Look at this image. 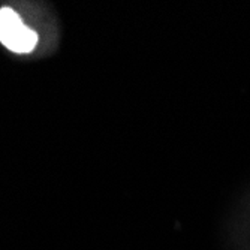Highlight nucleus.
<instances>
[{
    "label": "nucleus",
    "mask_w": 250,
    "mask_h": 250,
    "mask_svg": "<svg viewBox=\"0 0 250 250\" xmlns=\"http://www.w3.org/2000/svg\"><path fill=\"white\" fill-rule=\"evenodd\" d=\"M0 42L17 54L32 53L38 45V33L22 24L20 15L11 8L0 9Z\"/></svg>",
    "instance_id": "nucleus-1"
}]
</instances>
